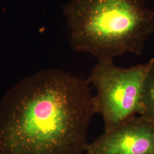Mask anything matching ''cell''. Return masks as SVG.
Returning <instances> with one entry per match:
<instances>
[{
    "label": "cell",
    "instance_id": "6da1fadb",
    "mask_svg": "<svg viewBox=\"0 0 154 154\" xmlns=\"http://www.w3.org/2000/svg\"><path fill=\"white\" fill-rule=\"evenodd\" d=\"M95 114L87 79L39 71L0 101V154H83Z\"/></svg>",
    "mask_w": 154,
    "mask_h": 154
},
{
    "label": "cell",
    "instance_id": "7a4b0ae2",
    "mask_svg": "<svg viewBox=\"0 0 154 154\" xmlns=\"http://www.w3.org/2000/svg\"><path fill=\"white\" fill-rule=\"evenodd\" d=\"M70 45L98 62L142 54L154 34V10L146 0H72L64 8Z\"/></svg>",
    "mask_w": 154,
    "mask_h": 154
},
{
    "label": "cell",
    "instance_id": "3957f363",
    "mask_svg": "<svg viewBox=\"0 0 154 154\" xmlns=\"http://www.w3.org/2000/svg\"><path fill=\"white\" fill-rule=\"evenodd\" d=\"M151 65L128 68L102 61L94 67L87 80L96 89L93 96L95 114H100L105 132L111 131L132 117L140 115L143 85Z\"/></svg>",
    "mask_w": 154,
    "mask_h": 154
},
{
    "label": "cell",
    "instance_id": "277c9868",
    "mask_svg": "<svg viewBox=\"0 0 154 154\" xmlns=\"http://www.w3.org/2000/svg\"><path fill=\"white\" fill-rule=\"evenodd\" d=\"M88 154H154V122L135 116L88 143Z\"/></svg>",
    "mask_w": 154,
    "mask_h": 154
},
{
    "label": "cell",
    "instance_id": "5b68a950",
    "mask_svg": "<svg viewBox=\"0 0 154 154\" xmlns=\"http://www.w3.org/2000/svg\"><path fill=\"white\" fill-rule=\"evenodd\" d=\"M144 80L142 96V116L154 122V58Z\"/></svg>",
    "mask_w": 154,
    "mask_h": 154
}]
</instances>
